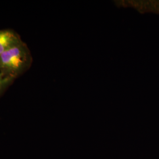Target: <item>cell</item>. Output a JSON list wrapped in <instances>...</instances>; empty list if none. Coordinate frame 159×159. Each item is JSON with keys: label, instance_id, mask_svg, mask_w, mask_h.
Here are the masks:
<instances>
[{"label": "cell", "instance_id": "obj_1", "mask_svg": "<svg viewBox=\"0 0 159 159\" xmlns=\"http://www.w3.org/2000/svg\"><path fill=\"white\" fill-rule=\"evenodd\" d=\"M33 63V57L27 45L21 40L0 55V72L15 80L26 72Z\"/></svg>", "mask_w": 159, "mask_h": 159}, {"label": "cell", "instance_id": "obj_2", "mask_svg": "<svg viewBox=\"0 0 159 159\" xmlns=\"http://www.w3.org/2000/svg\"><path fill=\"white\" fill-rule=\"evenodd\" d=\"M21 40L20 36L12 30H0V55Z\"/></svg>", "mask_w": 159, "mask_h": 159}, {"label": "cell", "instance_id": "obj_3", "mask_svg": "<svg viewBox=\"0 0 159 159\" xmlns=\"http://www.w3.org/2000/svg\"><path fill=\"white\" fill-rule=\"evenodd\" d=\"M124 4H129V6L134 7L139 11L143 12H154L159 14V1H127L125 2L123 1Z\"/></svg>", "mask_w": 159, "mask_h": 159}, {"label": "cell", "instance_id": "obj_4", "mask_svg": "<svg viewBox=\"0 0 159 159\" xmlns=\"http://www.w3.org/2000/svg\"><path fill=\"white\" fill-rule=\"evenodd\" d=\"M14 81V80L6 77L0 72V96L5 92L9 86L11 85Z\"/></svg>", "mask_w": 159, "mask_h": 159}]
</instances>
